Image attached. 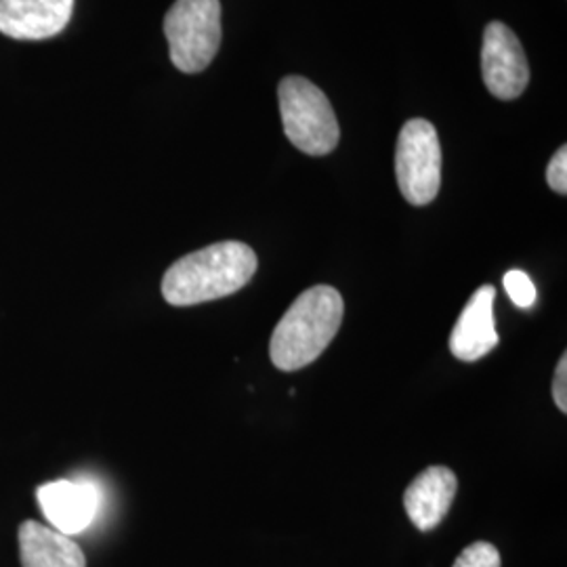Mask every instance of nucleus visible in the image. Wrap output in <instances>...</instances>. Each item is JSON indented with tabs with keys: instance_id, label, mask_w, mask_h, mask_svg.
Wrapping results in <instances>:
<instances>
[{
	"instance_id": "nucleus-1",
	"label": "nucleus",
	"mask_w": 567,
	"mask_h": 567,
	"mask_svg": "<svg viewBox=\"0 0 567 567\" xmlns=\"http://www.w3.org/2000/svg\"><path fill=\"white\" fill-rule=\"evenodd\" d=\"M259 259L248 244L227 240L189 252L166 269L164 301L173 307L208 303L238 292L257 274Z\"/></svg>"
},
{
	"instance_id": "nucleus-2",
	"label": "nucleus",
	"mask_w": 567,
	"mask_h": 567,
	"mask_svg": "<svg viewBox=\"0 0 567 567\" xmlns=\"http://www.w3.org/2000/svg\"><path fill=\"white\" fill-rule=\"evenodd\" d=\"M344 301L328 284L307 288L288 307L274 328L269 341L271 364L282 372H295L313 364L341 330Z\"/></svg>"
},
{
	"instance_id": "nucleus-3",
	"label": "nucleus",
	"mask_w": 567,
	"mask_h": 567,
	"mask_svg": "<svg viewBox=\"0 0 567 567\" xmlns=\"http://www.w3.org/2000/svg\"><path fill=\"white\" fill-rule=\"evenodd\" d=\"M284 133L307 156H328L341 140L337 114L324 93L303 76H286L278 86Z\"/></svg>"
},
{
	"instance_id": "nucleus-4",
	"label": "nucleus",
	"mask_w": 567,
	"mask_h": 567,
	"mask_svg": "<svg viewBox=\"0 0 567 567\" xmlns=\"http://www.w3.org/2000/svg\"><path fill=\"white\" fill-rule=\"evenodd\" d=\"M164 37L177 70L204 72L221 47V2L177 0L164 18Z\"/></svg>"
},
{
	"instance_id": "nucleus-5",
	"label": "nucleus",
	"mask_w": 567,
	"mask_h": 567,
	"mask_svg": "<svg viewBox=\"0 0 567 567\" xmlns=\"http://www.w3.org/2000/svg\"><path fill=\"white\" fill-rule=\"evenodd\" d=\"M395 177L412 206L433 203L442 187V145L437 131L425 118L408 121L395 147Z\"/></svg>"
},
{
	"instance_id": "nucleus-6",
	"label": "nucleus",
	"mask_w": 567,
	"mask_h": 567,
	"mask_svg": "<svg viewBox=\"0 0 567 567\" xmlns=\"http://www.w3.org/2000/svg\"><path fill=\"white\" fill-rule=\"evenodd\" d=\"M482 74L487 91L503 102L517 100L529 84L526 51L503 21L487 23L482 49Z\"/></svg>"
},
{
	"instance_id": "nucleus-7",
	"label": "nucleus",
	"mask_w": 567,
	"mask_h": 567,
	"mask_svg": "<svg viewBox=\"0 0 567 567\" xmlns=\"http://www.w3.org/2000/svg\"><path fill=\"white\" fill-rule=\"evenodd\" d=\"M37 501L49 526L65 536H76L95 522L100 508L97 489L86 482L58 480L37 487Z\"/></svg>"
},
{
	"instance_id": "nucleus-8",
	"label": "nucleus",
	"mask_w": 567,
	"mask_h": 567,
	"mask_svg": "<svg viewBox=\"0 0 567 567\" xmlns=\"http://www.w3.org/2000/svg\"><path fill=\"white\" fill-rule=\"evenodd\" d=\"M74 0H0V34L16 41L53 39L72 20Z\"/></svg>"
},
{
	"instance_id": "nucleus-9",
	"label": "nucleus",
	"mask_w": 567,
	"mask_h": 567,
	"mask_svg": "<svg viewBox=\"0 0 567 567\" xmlns=\"http://www.w3.org/2000/svg\"><path fill=\"white\" fill-rule=\"evenodd\" d=\"M496 288L484 284L473 292L450 334V351L461 362H477L498 344L494 318Z\"/></svg>"
},
{
	"instance_id": "nucleus-10",
	"label": "nucleus",
	"mask_w": 567,
	"mask_h": 567,
	"mask_svg": "<svg viewBox=\"0 0 567 567\" xmlns=\"http://www.w3.org/2000/svg\"><path fill=\"white\" fill-rule=\"evenodd\" d=\"M458 480L447 466H429L405 487L404 507L410 522L421 532H429L446 519L454 503Z\"/></svg>"
},
{
	"instance_id": "nucleus-11",
	"label": "nucleus",
	"mask_w": 567,
	"mask_h": 567,
	"mask_svg": "<svg viewBox=\"0 0 567 567\" xmlns=\"http://www.w3.org/2000/svg\"><path fill=\"white\" fill-rule=\"evenodd\" d=\"M21 567H86L82 548L51 526L23 522L18 532Z\"/></svg>"
},
{
	"instance_id": "nucleus-12",
	"label": "nucleus",
	"mask_w": 567,
	"mask_h": 567,
	"mask_svg": "<svg viewBox=\"0 0 567 567\" xmlns=\"http://www.w3.org/2000/svg\"><path fill=\"white\" fill-rule=\"evenodd\" d=\"M505 290H507L511 301L526 309L536 303V286L532 282V278L522 269H511L505 276Z\"/></svg>"
},
{
	"instance_id": "nucleus-13",
	"label": "nucleus",
	"mask_w": 567,
	"mask_h": 567,
	"mask_svg": "<svg viewBox=\"0 0 567 567\" xmlns=\"http://www.w3.org/2000/svg\"><path fill=\"white\" fill-rule=\"evenodd\" d=\"M454 567H501V553L489 543H473L456 557Z\"/></svg>"
},
{
	"instance_id": "nucleus-14",
	"label": "nucleus",
	"mask_w": 567,
	"mask_h": 567,
	"mask_svg": "<svg viewBox=\"0 0 567 567\" xmlns=\"http://www.w3.org/2000/svg\"><path fill=\"white\" fill-rule=\"evenodd\" d=\"M548 187L561 196L567 194V147L561 145L547 166Z\"/></svg>"
},
{
	"instance_id": "nucleus-15",
	"label": "nucleus",
	"mask_w": 567,
	"mask_h": 567,
	"mask_svg": "<svg viewBox=\"0 0 567 567\" xmlns=\"http://www.w3.org/2000/svg\"><path fill=\"white\" fill-rule=\"evenodd\" d=\"M553 400L557 408L566 414L567 412V358L566 353L561 355L559 364L555 368V379H553Z\"/></svg>"
}]
</instances>
